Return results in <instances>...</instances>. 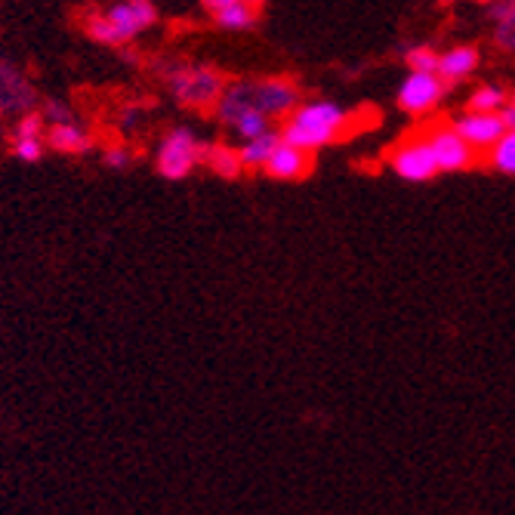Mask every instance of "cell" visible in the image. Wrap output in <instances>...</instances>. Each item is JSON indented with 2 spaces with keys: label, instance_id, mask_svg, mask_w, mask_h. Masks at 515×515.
Returning <instances> with one entry per match:
<instances>
[{
  "label": "cell",
  "instance_id": "6da1fadb",
  "mask_svg": "<svg viewBox=\"0 0 515 515\" xmlns=\"http://www.w3.org/2000/svg\"><path fill=\"white\" fill-rule=\"evenodd\" d=\"M346 127H349V112L343 105L330 99H312V102H300L284 118L281 139L300 145L306 152H318L324 145L337 142L346 133Z\"/></svg>",
  "mask_w": 515,
  "mask_h": 515
},
{
  "label": "cell",
  "instance_id": "7a4b0ae2",
  "mask_svg": "<svg viewBox=\"0 0 515 515\" xmlns=\"http://www.w3.org/2000/svg\"><path fill=\"white\" fill-rule=\"evenodd\" d=\"M170 93L189 108L216 105V99L226 90V78L210 65H176L170 71Z\"/></svg>",
  "mask_w": 515,
  "mask_h": 515
},
{
  "label": "cell",
  "instance_id": "3957f363",
  "mask_svg": "<svg viewBox=\"0 0 515 515\" xmlns=\"http://www.w3.org/2000/svg\"><path fill=\"white\" fill-rule=\"evenodd\" d=\"M204 149L207 145L189 127H173L158 145L155 167L164 179H186L204 161Z\"/></svg>",
  "mask_w": 515,
  "mask_h": 515
},
{
  "label": "cell",
  "instance_id": "277c9868",
  "mask_svg": "<svg viewBox=\"0 0 515 515\" xmlns=\"http://www.w3.org/2000/svg\"><path fill=\"white\" fill-rule=\"evenodd\" d=\"M389 167L404 182H429L432 176L441 173V167L435 161V152H432V145H429L426 136L404 139L398 149L389 155Z\"/></svg>",
  "mask_w": 515,
  "mask_h": 515
},
{
  "label": "cell",
  "instance_id": "5b68a950",
  "mask_svg": "<svg viewBox=\"0 0 515 515\" xmlns=\"http://www.w3.org/2000/svg\"><path fill=\"white\" fill-rule=\"evenodd\" d=\"M445 99V81L435 71H408L398 87V108L408 115H426Z\"/></svg>",
  "mask_w": 515,
  "mask_h": 515
},
{
  "label": "cell",
  "instance_id": "8992f818",
  "mask_svg": "<svg viewBox=\"0 0 515 515\" xmlns=\"http://www.w3.org/2000/svg\"><path fill=\"white\" fill-rule=\"evenodd\" d=\"M250 99L253 105L266 112L269 118H287L293 108L300 105V87L284 78H263L250 81Z\"/></svg>",
  "mask_w": 515,
  "mask_h": 515
},
{
  "label": "cell",
  "instance_id": "52a82bcc",
  "mask_svg": "<svg viewBox=\"0 0 515 515\" xmlns=\"http://www.w3.org/2000/svg\"><path fill=\"white\" fill-rule=\"evenodd\" d=\"M432 152H435V161L445 173H457V170H466L472 167L475 161V149L472 145L448 124V127H435L432 133H426Z\"/></svg>",
  "mask_w": 515,
  "mask_h": 515
},
{
  "label": "cell",
  "instance_id": "ba28073f",
  "mask_svg": "<svg viewBox=\"0 0 515 515\" xmlns=\"http://www.w3.org/2000/svg\"><path fill=\"white\" fill-rule=\"evenodd\" d=\"M475 152H488L491 145L506 133V121L500 112H469L466 108V115H460L454 124H451Z\"/></svg>",
  "mask_w": 515,
  "mask_h": 515
},
{
  "label": "cell",
  "instance_id": "9c48e42d",
  "mask_svg": "<svg viewBox=\"0 0 515 515\" xmlns=\"http://www.w3.org/2000/svg\"><path fill=\"white\" fill-rule=\"evenodd\" d=\"M263 170H266V176H272L278 182H300V179H306L312 173V152L281 139L275 145L272 158L263 164Z\"/></svg>",
  "mask_w": 515,
  "mask_h": 515
},
{
  "label": "cell",
  "instance_id": "30bf717a",
  "mask_svg": "<svg viewBox=\"0 0 515 515\" xmlns=\"http://www.w3.org/2000/svg\"><path fill=\"white\" fill-rule=\"evenodd\" d=\"M105 16L124 31L127 41H133L136 34H142L145 28L155 25L158 10H155L152 0H118V4H112L105 10Z\"/></svg>",
  "mask_w": 515,
  "mask_h": 515
},
{
  "label": "cell",
  "instance_id": "8fae6325",
  "mask_svg": "<svg viewBox=\"0 0 515 515\" xmlns=\"http://www.w3.org/2000/svg\"><path fill=\"white\" fill-rule=\"evenodd\" d=\"M47 145L59 155H87L93 149V136L71 118V121H59V124H50L47 133H44Z\"/></svg>",
  "mask_w": 515,
  "mask_h": 515
},
{
  "label": "cell",
  "instance_id": "7c38bea8",
  "mask_svg": "<svg viewBox=\"0 0 515 515\" xmlns=\"http://www.w3.org/2000/svg\"><path fill=\"white\" fill-rule=\"evenodd\" d=\"M475 68H478V47L460 44V47L438 53V71H435V75L445 84H457V81H466Z\"/></svg>",
  "mask_w": 515,
  "mask_h": 515
},
{
  "label": "cell",
  "instance_id": "4fadbf2b",
  "mask_svg": "<svg viewBox=\"0 0 515 515\" xmlns=\"http://www.w3.org/2000/svg\"><path fill=\"white\" fill-rule=\"evenodd\" d=\"M494 44L503 53H515V0H491Z\"/></svg>",
  "mask_w": 515,
  "mask_h": 515
},
{
  "label": "cell",
  "instance_id": "5bb4252c",
  "mask_svg": "<svg viewBox=\"0 0 515 515\" xmlns=\"http://www.w3.org/2000/svg\"><path fill=\"white\" fill-rule=\"evenodd\" d=\"M278 142H281V133H275V130H266V133H260V136L244 139V142H241V149H238V155H241L244 167L263 170V164L272 158V152H275V145H278Z\"/></svg>",
  "mask_w": 515,
  "mask_h": 515
},
{
  "label": "cell",
  "instance_id": "9a60e30c",
  "mask_svg": "<svg viewBox=\"0 0 515 515\" xmlns=\"http://www.w3.org/2000/svg\"><path fill=\"white\" fill-rule=\"evenodd\" d=\"M210 16H213L216 28H223V31H250L256 25V19H260V10L247 4V0H235V4L216 10Z\"/></svg>",
  "mask_w": 515,
  "mask_h": 515
},
{
  "label": "cell",
  "instance_id": "2e32d148",
  "mask_svg": "<svg viewBox=\"0 0 515 515\" xmlns=\"http://www.w3.org/2000/svg\"><path fill=\"white\" fill-rule=\"evenodd\" d=\"M204 164L223 179H238L247 167L238 155V149H232V145H207L204 149Z\"/></svg>",
  "mask_w": 515,
  "mask_h": 515
},
{
  "label": "cell",
  "instance_id": "e0dca14e",
  "mask_svg": "<svg viewBox=\"0 0 515 515\" xmlns=\"http://www.w3.org/2000/svg\"><path fill=\"white\" fill-rule=\"evenodd\" d=\"M229 130H232L235 136H241V139H250V136H260V133L272 130V118H269L266 112H260L256 105H247L241 115L232 118Z\"/></svg>",
  "mask_w": 515,
  "mask_h": 515
},
{
  "label": "cell",
  "instance_id": "ac0fdd59",
  "mask_svg": "<svg viewBox=\"0 0 515 515\" xmlns=\"http://www.w3.org/2000/svg\"><path fill=\"white\" fill-rule=\"evenodd\" d=\"M488 167L506 176H515V130L506 127V133L488 149Z\"/></svg>",
  "mask_w": 515,
  "mask_h": 515
},
{
  "label": "cell",
  "instance_id": "d6986e66",
  "mask_svg": "<svg viewBox=\"0 0 515 515\" xmlns=\"http://www.w3.org/2000/svg\"><path fill=\"white\" fill-rule=\"evenodd\" d=\"M84 28H87V34H90L93 41H99V44H105V47H121V44H127L124 31H121L112 19H108L105 13H93V16H87Z\"/></svg>",
  "mask_w": 515,
  "mask_h": 515
},
{
  "label": "cell",
  "instance_id": "ffe728a7",
  "mask_svg": "<svg viewBox=\"0 0 515 515\" xmlns=\"http://www.w3.org/2000/svg\"><path fill=\"white\" fill-rule=\"evenodd\" d=\"M506 90L503 87H494V84H485V87H478L472 90L466 108L469 112H500V108L506 105Z\"/></svg>",
  "mask_w": 515,
  "mask_h": 515
},
{
  "label": "cell",
  "instance_id": "44dd1931",
  "mask_svg": "<svg viewBox=\"0 0 515 515\" xmlns=\"http://www.w3.org/2000/svg\"><path fill=\"white\" fill-rule=\"evenodd\" d=\"M47 152V139L44 136H16L13 139V155L25 164H38Z\"/></svg>",
  "mask_w": 515,
  "mask_h": 515
},
{
  "label": "cell",
  "instance_id": "7402d4cb",
  "mask_svg": "<svg viewBox=\"0 0 515 515\" xmlns=\"http://www.w3.org/2000/svg\"><path fill=\"white\" fill-rule=\"evenodd\" d=\"M404 62H408V71H438V50H432L426 44L408 47Z\"/></svg>",
  "mask_w": 515,
  "mask_h": 515
},
{
  "label": "cell",
  "instance_id": "603a6c76",
  "mask_svg": "<svg viewBox=\"0 0 515 515\" xmlns=\"http://www.w3.org/2000/svg\"><path fill=\"white\" fill-rule=\"evenodd\" d=\"M44 121H47L44 115H34V112L25 115V118L16 124V136H44V133H47Z\"/></svg>",
  "mask_w": 515,
  "mask_h": 515
},
{
  "label": "cell",
  "instance_id": "cb8c5ba5",
  "mask_svg": "<svg viewBox=\"0 0 515 515\" xmlns=\"http://www.w3.org/2000/svg\"><path fill=\"white\" fill-rule=\"evenodd\" d=\"M130 152L124 149V145H112V149H105V167H112V170H124L130 167Z\"/></svg>",
  "mask_w": 515,
  "mask_h": 515
},
{
  "label": "cell",
  "instance_id": "d4e9b609",
  "mask_svg": "<svg viewBox=\"0 0 515 515\" xmlns=\"http://www.w3.org/2000/svg\"><path fill=\"white\" fill-rule=\"evenodd\" d=\"M44 118H47L50 124H59V121H71L75 115H71V108H68V105H62V102H50V105H47V112H44Z\"/></svg>",
  "mask_w": 515,
  "mask_h": 515
},
{
  "label": "cell",
  "instance_id": "484cf974",
  "mask_svg": "<svg viewBox=\"0 0 515 515\" xmlns=\"http://www.w3.org/2000/svg\"><path fill=\"white\" fill-rule=\"evenodd\" d=\"M500 115H503L506 127H509V130H515V99H506V105L500 108Z\"/></svg>",
  "mask_w": 515,
  "mask_h": 515
},
{
  "label": "cell",
  "instance_id": "4316f807",
  "mask_svg": "<svg viewBox=\"0 0 515 515\" xmlns=\"http://www.w3.org/2000/svg\"><path fill=\"white\" fill-rule=\"evenodd\" d=\"M201 4H204L207 13H216V10H223V7L235 4V0H201Z\"/></svg>",
  "mask_w": 515,
  "mask_h": 515
},
{
  "label": "cell",
  "instance_id": "83f0119b",
  "mask_svg": "<svg viewBox=\"0 0 515 515\" xmlns=\"http://www.w3.org/2000/svg\"><path fill=\"white\" fill-rule=\"evenodd\" d=\"M247 4H253L256 10H263V7H266V0H247Z\"/></svg>",
  "mask_w": 515,
  "mask_h": 515
},
{
  "label": "cell",
  "instance_id": "f1b7e54d",
  "mask_svg": "<svg viewBox=\"0 0 515 515\" xmlns=\"http://www.w3.org/2000/svg\"><path fill=\"white\" fill-rule=\"evenodd\" d=\"M438 4H445V7H451V4H457V0H438Z\"/></svg>",
  "mask_w": 515,
  "mask_h": 515
},
{
  "label": "cell",
  "instance_id": "f546056e",
  "mask_svg": "<svg viewBox=\"0 0 515 515\" xmlns=\"http://www.w3.org/2000/svg\"><path fill=\"white\" fill-rule=\"evenodd\" d=\"M475 4H491V0H475Z\"/></svg>",
  "mask_w": 515,
  "mask_h": 515
}]
</instances>
